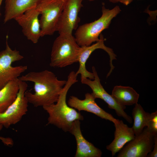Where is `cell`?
<instances>
[{
    "mask_svg": "<svg viewBox=\"0 0 157 157\" xmlns=\"http://www.w3.org/2000/svg\"><path fill=\"white\" fill-rule=\"evenodd\" d=\"M42 0H5L4 22L14 19L36 7Z\"/></svg>",
    "mask_w": 157,
    "mask_h": 157,
    "instance_id": "cell-16",
    "label": "cell"
},
{
    "mask_svg": "<svg viewBox=\"0 0 157 157\" xmlns=\"http://www.w3.org/2000/svg\"><path fill=\"white\" fill-rule=\"evenodd\" d=\"M94 78L92 81L88 78H81V81L82 84L88 85L92 89V95L95 99L99 98L104 100L108 105L110 109L115 110L116 114L120 117L123 118L129 124L132 122L131 117L124 111L126 106L119 104L104 89L100 82V80L95 67H92Z\"/></svg>",
    "mask_w": 157,
    "mask_h": 157,
    "instance_id": "cell-8",
    "label": "cell"
},
{
    "mask_svg": "<svg viewBox=\"0 0 157 157\" xmlns=\"http://www.w3.org/2000/svg\"><path fill=\"white\" fill-rule=\"evenodd\" d=\"M8 38L7 35L6 48L0 52V90L9 81L18 78L27 69L26 65L12 66L13 63L21 60L24 57L18 51L12 50L10 47Z\"/></svg>",
    "mask_w": 157,
    "mask_h": 157,
    "instance_id": "cell-6",
    "label": "cell"
},
{
    "mask_svg": "<svg viewBox=\"0 0 157 157\" xmlns=\"http://www.w3.org/2000/svg\"><path fill=\"white\" fill-rule=\"evenodd\" d=\"M95 99L92 93H86L85 98L83 100L72 96L68 101L67 104L79 111L83 110L91 113L102 119L112 122L114 124L117 122L119 119L115 118L110 114L100 108L96 102Z\"/></svg>",
    "mask_w": 157,
    "mask_h": 157,
    "instance_id": "cell-13",
    "label": "cell"
},
{
    "mask_svg": "<svg viewBox=\"0 0 157 157\" xmlns=\"http://www.w3.org/2000/svg\"><path fill=\"white\" fill-rule=\"evenodd\" d=\"M114 124L115 127L114 138L106 147V149L111 152L113 157L135 137L131 127H129L122 120L119 119Z\"/></svg>",
    "mask_w": 157,
    "mask_h": 157,
    "instance_id": "cell-15",
    "label": "cell"
},
{
    "mask_svg": "<svg viewBox=\"0 0 157 157\" xmlns=\"http://www.w3.org/2000/svg\"><path fill=\"white\" fill-rule=\"evenodd\" d=\"M65 0H42L36 7L41 17V37L51 35L56 31L57 25Z\"/></svg>",
    "mask_w": 157,
    "mask_h": 157,
    "instance_id": "cell-5",
    "label": "cell"
},
{
    "mask_svg": "<svg viewBox=\"0 0 157 157\" xmlns=\"http://www.w3.org/2000/svg\"><path fill=\"white\" fill-rule=\"evenodd\" d=\"M89 0L90 1H92L94 0ZM109 0L110 2H111L113 3H116L118 2L117 0Z\"/></svg>",
    "mask_w": 157,
    "mask_h": 157,
    "instance_id": "cell-24",
    "label": "cell"
},
{
    "mask_svg": "<svg viewBox=\"0 0 157 157\" xmlns=\"http://www.w3.org/2000/svg\"><path fill=\"white\" fill-rule=\"evenodd\" d=\"M157 135L154 137V144L152 151L147 155L148 157H157Z\"/></svg>",
    "mask_w": 157,
    "mask_h": 157,
    "instance_id": "cell-22",
    "label": "cell"
},
{
    "mask_svg": "<svg viewBox=\"0 0 157 157\" xmlns=\"http://www.w3.org/2000/svg\"><path fill=\"white\" fill-rule=\"evenodd\" d=\"M2 0H0V6L1 5V3H2ZM1 14L0 12V16H1Z\"/></svg>",
    "mask_w": 157,
    "mask_h": 157,
    "instance_id": "cell-25",
    "label": "cell"
},
{
    "mask_svg": "<svg viewBox=\"0 0 157 157\" xmlns=\"http://www.w3.org/2000/svg\"><path fill=\"white\" fill-rule=\"evenodd\" d=\"M111 95L120 105L126 106L138 103L139 94L129 86L116 85L112 91Z\"/></svg>",
    "mask_w": 157,
    "mask_h": 157,
    "instance_id": "cell-17",
    "label": "cell"
},
{
    "mask_svg": "<svg viewBox=\"0 0 157 157\" xmlns=\"http://www.w3.org/2000/svg\"><path fill=\"white\" fill-rule=\"evenodd\" d=\"M121 11L118 6L110 10L106 8L104 4L102 7V14L99 19L80 25L76 29L74 37L78 44L81 47L88 46L98 41L101 32L108 28L112 19Z\"/></svg>",
    "mask_w": 157,
    "mask_h": 157,
    "instance_id": "cell-4",
    "label": "cell"
},
{
    "mask_svg": "<svg viewBox=\"0 0 157 157\" xmlns=\"http://www.w3.org/2000/svg\"><path fill=\"white\" fill-rule=\"evenodd\" d=\"M19 86L15 100L4 112L0 113V125L6 128L19 122L28 110V103L25 96L28 85L26 81L19 79Z\"/></svg>",
    "mask_w": 157,
    "mask_h": 157,
    "instance_id": "cell-7",
    "label": "cell"
},
{
    "mask_svg": "<svg viewBox=\"0 0 157 157\" xmlns=\"http://www.w3.org/2000/svg\"><path fill=\"white\" fill-rule=\"evenodd\" d=\"M3 126L0 125V131L2 129ZM0 140L5 145L7 146H11L13 144L14 142L13 140L10 138L4 137L0 136Z\"/></svg>",
    "mask_w": 157,
    "mask_h": 157,
    "instance_id": "cell-21",
    "label": "cell"
},
{
    "mask_svg": "<svg viewBox=\"0 0 157 157\" xmlns=\"http://www.w3.org/2000/svg\"><path fill=\"white\" fill-rule=\"evenodd\" d=\"M148 113V112L144 110L140 104L137 103L135 104L132 111L134 122L131 128L135 136L141 133L144 128L146 127Z\"/></svg>",
    "mask_w": 157,
    "mask_h": 157,
    "instance_id": "cell-19",
    "label": "cell"
},
{
    "mask_svg": "<svg viewBox=\"0 0 157 157\" xmlns=\"http://www.w3.org/2000/svg\"><path fill=\"white\" fill-rule=\"evenodd\" d=\"M99 40L92 45L88 46H83L81 47V52L78 59L79 67L76 72V75H81V78H85L90 80H93L94 76L93 72L88 71L86 67V63L91 53L95 50L101 49L105 51L108 54L110 58V69L114 68L113 65V60L116 59L117 56L114 53L112 49L106 46L104 44L105 39L103 35L101 34L99 36Z\"/></svg>",
    "mask_w": 157,
    "mask_h": 157,
    "instance_id": "cell-11",
    "label": "cell"
},
{
    "mask_svg": "<svg viewBox=\"0 0 157 157\" xmlns=\"http://www.w3.org/2000/svg\"><path fill=\"white\" fill-rule=\"evenodd\" d=\"M83 0H65L58 21L56 31L59 34H72L78 28L80 19L78 14L83 6Z\"/></svg>",
    "mask_w": 157,
    "mask_h": 157,
    "instance_id": "cell-10",
    "label": "cell"
},
{
    "mask_svg": "<svg viewBox=\"0 0 157 157\" xmlns=\"http://www.w3.org/2000/svg\"><path fill=\"white\" fill-rule=\"evenodd\" d=\"M154 135L147 128L127 143L119 152L117 157H146L152 150Z\"/></svg>",
    "mask_w": 157,
    "mask_h": 157,
    "instance_id": "cell-9",
    "label": "cell"
},
{
    "mask_svg": "<svg viewBox=\"0 0 157 157\" xmlns=\"http://www.w3.org/2000/svg\"><path fill=\"white\" fill-rule=\"evenodd\" d=\"M118 0H117V1H118Z\"/></svg>",
    "mask_w": 157,
    "mask_h": 157,
    "instance_id": "cell-26",
    "label": "cell"
},
{
    "mask_svg": "<svg viewBox=\"0 0 157 157\" xmlns=\"http://www.w3.org/2000/svg\"><path fill=\"white\" fill-rule=\"evenodd\" d=\"M80 122L76 120L72 123L69 132L73 135L76 143L75 157H101L102 152L99 149L86 140L83 136L80 127Z\"/></svg>",
    "mask_w": 157,
    "mask_h": 157,
    "instance_id": "cell-14",
    "label": "cell"
},
{
    "mask_svg": "<svg viewBox=\"0 0 157 157\" xmlns=\"http://www.w3.org/2000/svg\"><path fill=\"white\" fill-rule=\"evenodd\" d=\"M81 49L72 34H59L52 45L50 66L62 68L78 62Z\"/></svg>",
    "mask_w": 157,
    "mask_h": 157,
    "instance_id": "cell-3",
    "label": "cell"
},
{
    "mask_svg": "<svg viewBox=\"0 0 157 157\" xmlns=\"http://www.w3.org/2000/svg\"><path fill=\"white\" fill-rule=\"evenodd\" d=\"M133 0H119V2L124 5L127 6Z\"/></svg>",
    "mask_w": 157,
    "mask_h": 157,
    "instance_id": "cell-23",
    "label": "cell"
},
{
    "mask_svg": "<svg viewBox=\"0 0 157 157\" xmlns=\"http://www.w3.org/2000/svg\"><path fill=\"white\" fill-rule=\"evenodd\" d=\"M77 76L75 72H71L56 102L43 107L49 115L47 124L53 125L65 132L69 131L74 121L83 119L81 114L69 106L66 102L67 92L70 87L78 82Z\"/></svg>",
    "mask_w": 157,
    "mask_h": 157,
    "instance_id": "cell-2",
    "label": "cell"
},
{
    "mask_svg": "<svg viewBox=\"0 0 157 157\" xmlns=\"http://www.w3.org/2000/svg\"><path fill=\"white\" fill-rule=\"evenodd\" d=\"M18 78L8 83L0 90V113L4 112L16 99L19 89Z\"/></svg>",
    "mask_w": 157,
    "mask_h": 157,
    "instance_id": "cell-18",
    "label": "cell"
},
{
    "mask_svg": "<svg viewBox=\"0 0 157 157\" xmlns=\"http://www.w3.org/2000/svg\"><path fill=\"white\" fill-rule=\"evenodd\" d=\"M146 127L149 131L154 135H157V111L150 113H148Z\"/></svg>",
    "mask_w": 157,
    "mask_h": 157,
    "instance_id": "cell-20",
    "label": "cell"
},
{
    "mask_svg": "<svg viewBox=\"0 0 157 157\" xmlns=\"http://www.w3.org/2000/svg\"><path fill=\"white\" fill-rule=\"evenodd\" d=\"M18 78L33 83L34 92L26 90L25 96L28 103L36 107L56 103L67 82L58 79L54 73L47 70L31 71Z\"/></svg>",
    "mask_w": 157,
    "mask_h": 157,
    "instance_id": "cell-1",
    "label": "cell"
},
{
    "mask_svg": "<svg viewBox=\"0 0 157 157\" xmlns=\"http://www.w3.org/2000/svg\"><path fill=\"white\" fill-rule=\"evenodd\" d=\"M40 15L39 11L35 7L27 10L14 19L22 28L24 35L34 44L37 43L41 37L39 19Z\"/></svg>",
    "mask_w": 157,
    "mask_h": 157,
    "instance_id": "cell-12",
    "label": "cell"
}]
</instances>
